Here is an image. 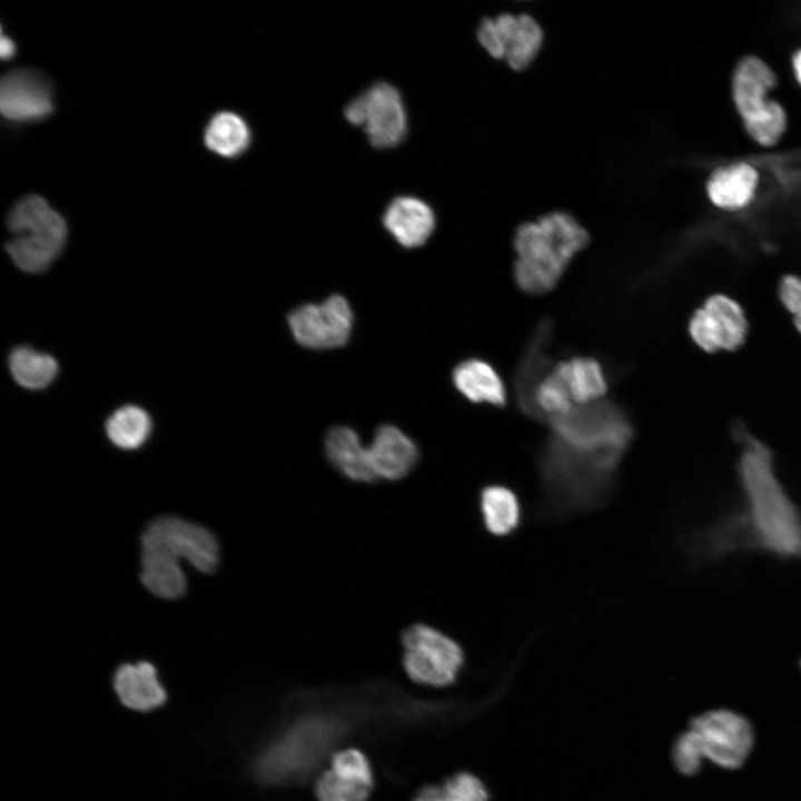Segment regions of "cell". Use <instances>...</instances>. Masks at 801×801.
Masks as SVG:
<instances>
[{
  "instance_id": "5bb4252c",
  "label": "cell",
  "mask_w": 801,
  "mask_h": 801,
  "mask_svg": "<svg viewBox=\"0 0 801 801\" xmlns=\"http://www.w3.org/2000/svg\"><path fill=\"white\" fill-rule=\"evenodd\" d=\"M0 110L12 122H33L53 111L52 90L44 77L30 69H16L3 76Z\"/></svg>"
},
{
  "instance_id": "484cf974",
  "label": "cell",
  "mask_w": 801,
  "mask_h": 801,
  "mask_svg": "<svg viewBox=\"0 0 801 801\" xmlns=\"http://www.w3.org/2000/svg\"><path fill=\"white\" fill-rule=\"evenodd\" d=\"M151 419L148 413L134 405L117 409L106 423V433L113 445L136 449L149 437Z\"/></svg>"
},
{
  "instance_id": "d6a6232c",
  "label": "cell",
  "mask_w": 801,
  "mask_h": 801,
  "mask_svg": "<svg viewBox=\"0 0 801 801\" xmlns=\"http://www.w3.org/2000/svg\"><path fill=\"white\" fill-rule=\"evenodd\" d=\"M792 68L794 77L801 86V49L795 51L792 56Z\"/></svg>"
},
{
  "instance_id": "d6986e66",
  "label": "cell",
  "mask_w": 801,
  "mask_h": 801,
  "mask_svg": "<svg viewBox=\"0 0 801 801\" xmlns=\"http://www.w3.org/2000/svg\"><path fill=\"white\" fill-rule=\"evenodd\" d=\"M325 453L329 463L347 479L356 483L378 481L368 447L350 427L332 428L325 438Z\"/></svg>"
},
{
  "instance_id": "cb8c5ba5",
  "label": "cell",
  "mask_w": 801,
  "mask_h": 801,
  "mask_svg": "<svg viewBox=\"0 0 801 801\" xmlns=\"http://www.w3.org/2000/svg\"><path fill=\"white\" fill-rule=\"evenodd\" d=\"M250 137V129L240 116L221 111L209 120L204 140L212 152L225 158H236L248 149Z\"/></svg>"
},
{
  "instance_id": "f546056e",
  "label": "cell",
  "mask_w": 801,
  "mask_h": 801,
  "mask_svg": "<svg viewBox=\"0 0 801 801\" xmlns=\"http://www.w3.org/2000/svg\"><path fill=\"white\" fill-rule=\"evenodd\" d=\"M329 770L340 778L373 789L374 777L370 763L357 749L348 748L336 752L332 756Z\"/></svg>"
},
{
  "instance_id": "ffe728a7",
  "label": "cell",
  "mask_w": 801,
  "mask_h": 801,
  "mask_svg": "<svg viewBox=\"0 0 801 801\" xmlns=\"http://www.w3.org/2000/svg\"><path fill=\"white\" fill-rule=\"evenodd\" d=\"M481 522L496 537L514 534L522 524L523 507L516 492L507 485L491 483L478 493Z\"/></svg>"
},
{
  "instance_id": "7402d4cb",
  "label": "cell",
  "mask_w": 801,
  "mask_h": 801,
  "mask_svg": "<svg viewBox=\"0 0 801 801\" xmlns=\"http://www.w3.org/2000/svg\"><path fill=\"white\" fill-rule=\"evenodd\" d=\"M453 382L459 393L475 403L495 406L506 402V389L497 372L488 363L471 358L458 364L453 372Z\"/></svg>"
},
{
  "instance_id": "44dd1931",
  "label": "cell",
  "mask_w": 801,
  "mask_h": 801,
  "mask_svg": "<svg viewBox=\"0 0 801 801\" xmlns=\"http://www.w3.org/2000/svg\"><path fill=\"white\" fill-rule=\"evenodd\" d=\"M550 335V325L545 323L542 324L526 348L516 373L515 384L520 406L526 414L537 418L538 416L534 405V393L540 382L551 370L548 369L547 354Z\"/></svg>"
},
{
  "instance_id": "8fae6325",
  "label": "cell",
  "mask_w": 801,
  "mask_h": 801,
  "mask_svg": "<svg viewBox=\"0 0 801 801\" xmlns=\"http://www.w3.org/2000/svg\"><path fill=\"white\" fill-rule=\"evenodd\" d=\"M749 328L742 305L723 293L709 295L694 309L688 324L694 345L709 354L738 350L745 344Z\"/></svg>"
},
{
  "instance_id": "ac0fdd59",
  "label": "cell",
  "mask_w": 801,
  "mask_h": 801,
  "mask_svg": "<svg viewBox=\"0 0 801 801\" xmlns=\"http://www.w3.org/2000/svg\"><path fill=\"white\" fill-rule=\"evenodd\" d=\"M113 688L119 701L134 711L148 712L161 706L167 700L156 668L146 661L119 666L113 676Z\"/></svg>"
},
{
  "instance_id": "52a82bcc",
  "label": "cell",
  "mask_w": 801,
  "mask_h": 801,
  "mask_svg": "<svg viewBox=\"0 0 801 801\" xmlns=\"http://www.w3.org/2000/svg\"><path fill=\"white\" fill-rule=\"evenodd\" d=\"M773 70L760 58L741 59L732 77V98L749 136L761 146L779 141L787 127L782 106L769 98L775 86Z\"/></svg>"
},
{
  "instance_id": "2e32d148",
  "label": "cell",
  "mask_w": 801,
  "mask_h": 801,
  "mask_svg": "<svg viewBox=\"0 0 801 801\" xmlns=\"http://www.w3.org/2000/svg\"><path fill=\"white\" fill-rule=\"evenodd\" d=\"M433 209L422 199L412 196L396 197L383 215V225L405 248L424 245L435 229Z\"/></svg>"
},
{
  "instance_id": "1f68e13d",
  "label": "cell",
  "mask_w": 801,
  "mask_h": 801,
  "mask_svg": "<svg viewBox=\"0 0 801 801\" xmlns=\"http://www.w3.org/2000/svg\"><path fill=\"white\" fill-rule=\"evenodd\" d=\"M0 51L3 60L11 59L16 53L14 42L4 33L1 34Z\"/></svg>"
},
{
  "instance_id": "8992f818",
  "label": "cell",
  "mask_w": 801,
  "mask_h": 801,
  "mask_svg": "<svg viewBox=\"0 0 801 801\" xmlns=\"http://www.w3.org/2000/svg\"><path fill=\"white\" fill-rule=\"evenodd\" d=\"M7 225L12 238L6 243V250L24 273L48 269L67 241L63 217L38 195L20 199L11 208Z\"/></svg>"
},
{
  "instance_id": "3957f363",
  "label": "cell",
  "mask_w": 801,
  "mask_h": 801,
  "mask_svg": "<svg viewBox=\"0 0 801 801\" xmlns=\"http://www.w3.org/2000/svg\"><path fill=\"white\" fill-rule=\"evenodd\" d=\"M180 558L201 573H212L219 563L216 536L204 526L178 517L151 522L141 535L140 580L145 587L166 600L184 596L187 580Z\"/></svg>"
},
{
  "instance_id": "30bf717a",
  "label": "cell",
  "mask_w": 801,
  "mask_h": 801,
  "mask_svg": "<svg viewBox=\"0 0 801 801\" xmlns=\"http://www.w3.org/2000/svg\"><path fill=\"white\" fill-rule=\"evenodd\" d=\"M344 116L352 125L364 128L375 148H393L407 134V115L402 96L387 82H377L349 101Z\"/></svg>"
},
{
  "instance_id": "f1b7e54d",
  "label": "cell",
  "mask_w": 801,
  "mask_h": 801,
  "mask_svg": "<svg viewBox=\"0 0 801 801\" xmlns=\"http://www.w3.org/2000/svg\"><path fill=\"white\" fill-rule=\"evenodd\" d=\"M372 788L338 777L332 770L316 780L314 792L318 801H367Z\"/></svg>"
},
{
  "instance_id": "e0dca14e",
  "label": "cell",
  "mask_w": 801,
  "mask_h": 801,
  "mask_svg": "<svg viewBox=\"0 0 801 801\" xmlns=\"http://www.w3.org/2000/svg\"><path fill=\"white\" fill-rule=\"evenodd\" d=\"M758 185V170L749 162L738 161L711 172L706 181V194L715 207L736 211L753 200Z\"/></svg>"
},
{
  "instance_id": "ba28073f",
  "label": "cell",
  "mask_w": 801,
  "mask_h": 801,
  "mask_svg": "<svg viewBox=\"0 0 801 801\" xmlns=\"http://www.w3.org/2000/svg\"><path fill=\"white\" fill-rule=\"evenodd\" d=\"M547 422L552 439L580 452L623 457L633 436L629 418L612 404L581 406Z\"/></svg>"
},
{
  "instance_id": "7c38bea8",
  "label": "cell",
  "mask_w": 801,
  "mask_h": 801,
  "mask_svg": "<svg viewBox=\"0 0 801 801\" xmlns=\"http://www.w3.org/2000/svg\"><path fill=\"white\" fill-rule=\"evenodd\" d=\"M477 39L486 52L514 70L526 68L543 43V30L530 14L501 13L482 20Z\"/></svg>"
},
{
  "instance_id": "4fadbf2b",
  "label": "cell",
  "mask_w": 801,
  "mask_h": 801,
  "mask_svg": "<svg viewBox=\"0 0 801 801\" xmlns=\"http://www.w3.org/2000/svg\"><path fill=\"white\" fill-rule=\"evenodd\" d=\"M295 340L310 349H330L346 344L353 328V312L340 295L320 304H304L288 315Z\"/></svg>"
},
{
  "instance_id": "7a4b0ae2",
  "label": "cell",
  "mask_w": 801,
  "mask_h": 801,
  "mask_svg": "<svg viewBox=\"0 0 801 801\" xmlns=\"http://www.w3.org/2000/svg\"><path fill=\"white\" fill-rule=\"evenodd\" d=\"M622 459L548 438L537 458L540 518L561 521L603 507L615 490Z\"/></svg>"
},
{
  "instance_id": "9c48e42d",
  "label": "cell",
  "mask_w": 801,
  "mask_h": 801,
  "mask_svg": "<svg viewBox=\"0 0 801 801\" xmlns=\"http://www.w3.org/2000/svg\"><path fill=\"white\" fill-rule=\"evenodd\" d=\"M400 640L404 647L402 664L412 681L436 688L455 682L465 661L458 642L424 623L407 626Z\"/></svg>"
},
{
  "instance_id": "4316f807",
  "label": "cell",
  "mask_w": 801,
  "mask_h": 801,
  "mask_svg": "<svg viewBox=\"0 0 801 801\" xmlns=\"http://www.w3.org/2000/svg\"><path fill=\"white\" fill-rule=\"evenodd\" d=\"M413 801H488V793L478 778L461 772L439 785L422 788Z\"/></svg>"
},
{
  "instance_id": "6da1fadb",
  "label": "cell",
  "mask_w": 801,
  "mask_h": 801,
  "mask_svg": "<svg viewBox=\"0 0 801 801\" xmlns=\"http://www.w3.org/2000/svg\"><path fill=\"white\" fill-rule=\"evenodd\" d=\"M740 444L736 463L744 510L719 524L731 550L753 545L779 556L801 557V513L774 471L773 452L736 421L731 428Z\"/></svg>"
},
{
  "instance_id": "d4e9b609",
  "label": "cell",
  "mask_w": 801,
  "mask_h": 801,
  "mask_svg": "<svg viewBox=\"0 0 801 801\" xmlns=\"http://www.w3.org/2000/svg\"><path fill=\"white\" fill-rule=\"evenodd\" d=\"M10 373L20 386L27 389H42L49 386L58 374L57 360L29 346L16 347L9 356Z\"/></svg>"
},
{
  "instance_id": "603a6c76",
  "label": "cell",
  "mask_w": 801,
  "mask_h": 801,
  "mask_svg": "<svg viewBox=\"0 0 801 801\" xmlns=\"http://www.w3.org/2000/svg\"><path fill=\"white\" fill-rule=\"evenodd\" d=\"M554 369L564 380L572 400L578 406L596 403L606 392L602 366L590 357H573L557 363Z\"/></svg>"
},
{
  "instance_id": "277c9868",
  "label": "cell",
  "mask_w": 801,
  "mask_h": 801,
  "mask_svg": "<svg viewBox=\"0 0 801 801\" xmlns=\"http://www.w3.org/2000/svg\"><path fill=\"white\" fill-rule=\"evenodd\" d=\"M589 240L587 230L564 211L522 224L514 237L516 284L528 294L550 291Z\"/></svg>"
},
{
  "instance_id": "4dcf8cb0",
  "label": "cell",
  "mask_w": 801,
  "mask_h": 801,
  "mask_svg": "<svg viewBox=\"0 0 801 801\" xmlns=\"http://www.w3.org/2000/svg\"><path fill=\"white\" fill-rule=\"evenodd\" d=\"M777 294L783 308L791 315L794 328L801 335V276L783 275L778 281Z\"/></svg>"
},
{
  "instance_id": "5b68a950",
  "label": "cell",
  "mask_w": 801,
  "mask_h": 801,
  "mask_svg": "<svg viewBox=\"0 0 801 801\" xmlns=\"http://www.w3.org/2000/svg\"><path fill=\"white\" fill-rule=\"evenodd\" d=\"M753 731L743 716L729 710L709 711L694 718L673 746V761L685 775H694L709 759L726 769L740 768L753 746Z\"/></svg>"
},
{
  "instance_id": "83f0119b",
  "label": "cell",
  "mask_w": 801,
  "mask_h": 801,
  "mask_svg": "<svg viewBox=\"0 0 801 801\" xmlns=\"http://www.w3.org/2000/svg\"><path fill=\"white\" fill-rule=\"evenodd\" d=\"M534 405L538 418H552L571 413L575 407L570 392L553 368L544 376L534 393Z\"/></svg>"
},
{
  "instance_id": "9a60e30c",
  "label": "cell",
  "mask_w": 801,
  "mask_h": 801,
  "mask_svg": "<svg viewBox=\"0 0 801 801\" xmlns=\"http://www.w3.org/2000/svg\"><path fill=\"white\" fill-rule=\"evenodd\" d=\"M368 449L378 479H402L414 469L419 458L413 439L393 425L378 427Z\"/></svg>"
}]
</instances>
